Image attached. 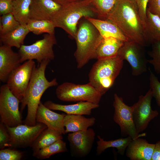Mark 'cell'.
Returning a JSON list of instances; mask_svg holds the SVG:
<instances>
[{
  "label": "cell",
  "mask_w": 160,
  "mask_h": 160,
  "mask_svg": "<svg viewBox=\"0 0 160 160\" xmlns=\"http://www.w3.org/2000/svg\"><path fill=\"white\" fill-rule=\"evenodd\" d=\"M107 20L115 24L129 41L145 45L147 40L136 0H118Z\"/></svg>",
  "instance_id": "obj_1"
},
{
  "label": "cell",
  "mask_w": 160,
  "mask_h": 160,
  "mask_svg": "<svg viewBox=\"0 0 160 160\" xmlns=\"http://www.w3.org/2000/svg\"><path fill=\"white\" fill-rule=\"evenodd\" d=\"M50 61L48 60L43 61L39 63L33 71L24 97L20 102L21 113L25 107H27V115L24 121L25 124L29 126L36 124V112L43 94L48 88L58 84L56 78L49 81L45 76V70Z\"/></svg>",
  "instance_id": "obj_2"
},
{
  "label": "cell",
  "mask_w": 160,
  "mask_h": 160,
  "mask_svg": "<svg viewBox=\"0 0 160 160\" xmlns=\"http://www.w3.org/2000/svg\"><path fill=\"white\" fill-rule=\"evenodd\" d=\"M103 37L95 26L84 17L77 29L74 39L76 44L74 53L77 67L80 69L92 59H96V53Z\"/></svg>",
  "instance_id": "obj_3"
},
{
  "label": "cell",
  "mask_w": 160,
  "mask_h": 160,
  "mask_svg": "<svg viewBox=\"0 0 160 160\" xmlns=\"http://www.w3.org/2000/svg\"><path fill=\"white\" fill-rule=\"evenodd\" d=\"M96 15L86 0H79L62 6L51 20L55 28L62 29L74 39L79 21L82 18L94 17Z\"/></svg>",
  "instance_id": "obj_4"
},
{
  "label": "cell",
  "mask_w": 160,
  "mask_h": 160,
  "mask_svg": "<svg viewBox=\"0 0 160 160\" xmlns=\"http://www.w3.org/2000/svg\"><path fill=\"white\" fill-rule=\"evenodd\" d=\"M123 60L118 55L97 60L89 73L88 83L103 96L113 85L123 67Z\"/></svg>",
  "instance_id": "obj_5"
},
{
  "label": "cell",
  "mask_w": 160,
  "mask_h": 160,
  "mask_svg": "<svg viewBox=\"0 0 160 160\" xmlns=\"http://www.w3.org/2000/svg\"><path fill=\"white\" fill-rule=\"evenodd\" d=\"M55 93L58 99L63 101H87L98 104L102 96L88 83L79 84L65 82L57 86Z\"/></svg>",
  "instance_id": "obj_6"
},
{
  "label": "cell",
  "mask_w": 160,
  "mask_h": 160,
  "mask_svg": "<svg viewBox=\"0 0 160 160\" xmlns=\"http://www.w3.org/2000/svg\"><path fill=\"white\" fill-rule=\"evenodd\" d=\"M56 44L55 35L47 33L43 39L31 44L22 45L18 52L21 63L28 60H35L40 63L45 60H53L55 54L53 47Z\"/></svg>",
  "instance_id": "obj_7"
},
{
  "label": "cell",
  "mask_w": 160,
  "mask_h": 160,
  "mask_svg": "<svg viewBox=\"0 0 160 160\" xmlns=\"http://www.w3.org/2000/svg\"><path fill=\"white\" fill-rule=\"evenodd\" d=\"M20 100L11 92L6 84L0 88V116L1 122L13 127L22 124Z\"/></svg>",
  "instance_id": "obj_8"
},
{
  "label": "cell",
  "mask_w": 160,
  "mask_h": 160,
  "mask_svg": "<svg viewBox=\"0 0 160 160\" xmlns=\"http://www.w3.org/2000/svg\"><path fill=\"white\" fill-rule=\"evenodd\" d=\"M113 105L114 109L113 120L119 126L122 136H129L134 139L145 136V134H139L137 131L133 121L132 106L126 105L122 97L116 93L114 95Z\"/></svg>",
  "instance_id": "obj_9"
},
{
  "label": "cell",
  "mask_w": 160,
  "mask_h": 160,
  "mask_svg": "<svg viewBox=\"0 0 160 160\" xmlns=\"http://www.w3.org/2000/svg\"><path fill=\"white\" fill-rule=\"evenodd\" d=\"M36 66L33 60L26 61L15 69L8 79L6 84L20 103L24 97Z\"/></svg>",
  "instance_id": "obj_10"
},
{
  "label": "cell",
  "mask_w": 160,
  "mask_h": 160,
  "mask_svg": "<svg viewBox=\"0 0 160 160\" xmlns=\"http://www.w3.org/2000/svg\"><path fill=\"white\" fill-rule=\"evenodd\" d=\"M6 127L10 137L9 147L14 148L31 147L42 131L47 127L45 124L39 122H36L34 126L24 124L13 127Z\"/></svg>",
  "instance_id": "obj_11"
},
{
  "label": "cell",
  "mask_w": 160,
  "mask_h": 160,
  "mask_svg": "<svg viewBox=\"0 0 160 160\" xmlns=\"http://www.w3.org/2000/svg\"><path fill=\"white\" fill-rule=\"evenodd\" d=\"M153 97L150 88L145 95H140L137 102L132 106L133 121L138 134L145 130L150 122L159 114L157 111L152 109Z\"/></svg>",
  "instance_id": "obj_12"
},
{
  "label": "cell",
  "mask_w": 160,
  "mask_h": 160,
  "mask_svg": "<svg viewBox=\"0 0 160 160\" xmlns=\"http://www.w3.org/2000/svg\"><path fill=\"white\" fill-rule=\"evenodd\" d=\"M143 46L135 42H124L117 55L130 65L133 76L140 75L147 71L148 60L143 50Z\"/></svg>",
  "instance_id": "obj_13"
},
{
  "label": "cell",
  "mask_w": 160,
  "mask_h": 160,
  "mask_svg": "<svg viewBox=\"0 0 160 160\" xmlns=\"http://www.w3.org/2000/svg\"><path fill=\"white\" fill-rule=\"evenodd\" d=\"M95 133L92 128L69 133L67 139L72 157L81 158L90 153L94 142Z\"/></svg>",
  "instance_id": "obj_14"
},
{
  "label": "cell",
  "mask_w": 160,
  "mask_h": 160,
  "mask_svg": "<svg viewBox=\"0 0 160 160\" xmlns=\"http://www.w3.org/2000/svg\"><path fill=\"white\" fill-rule=\"evenodd\" d=\"M12 47L2 45L0 47V80L7 83L12 73L21 64L19 53Z\"/></svg>",
  "instance_id": "obj_15"
},
{
  "label": "cell",
  "mask_w": 160,
  "mask_h": 160,
  "mask_svg": "<svg viewBox=\"0 0 160 160\" xmlns=\"http://www.w3.org/2000/svg\"><path fill=\"white\" fill-rule=\"evenodd\" d=\"M65 115L52 111L41 101L36 112V122L45 124L49 128L56 130L62 134H64L65 133L63 120Z\"/></svg>",
  "instance_id": "obj_16"
},
{
  "label": "cell",
  "mask_w": 160,
  "mask_h": 160,
  "mask_svg": "<svg viewBox=\"0 0 160 160\" xmlns=\"http://www.w3.org/2000/svg\"><path fill=\"white\" fill-rule=\"evenodd\" d=\"M62 6L52 0H31L30 19L51 20Z\"/></svg>",
  "instance_id": "obj_17"
},
{
  "label": "cell",
  "mask_w": 160,
  "mask_h": 160,
  "mask_svg": "<svg viewBox=\"0 0 160 160\" xmlns=\"http://www.w3.org/2000/svg\"><path fill=\"white\" fill-rule=\"evenodd\" d=\"M155 144L138 137L133 139L126 150L127 157L131 160H151Z\"/></svg>",
  "instance_id": "obj_18"
},
{
  "label": "cell",
  "mask_w": 160,
  "mask_h": 160,
  "mask_svg": "<svg viewBox=\"0 0 160 160\" xmlns=\"http://www.w3.org/2000/svg\"><path fill=\"white\" fill-rule=\"evenodd\" d=\"M44 104L51 110L62 111L68 115H89L93 109L99 107V104L87 101H79L73 104L63 105L48 100Z\"/></svg>",
  "instance_id": "obj_19"
},
{
  "label": "cell",
  "mask_w": 160,
  "mask_h": 160,
  "mask_svg": "<svg viewBox=\"0 0 160 160\" xmlns=\"http://www.w3.org/2000/svg\"><path fill=\"white\" fill-rule=\"evenodd\" d=\"M85 18L95 26L103 37L111 36L124 42L129 41L120 29L111 21L108 20H102L89 17Z\"/></svg>",
  "instance_id": "obj_20"
},
{
  "label": "cell",
  "mask_w": 160,
  "mask_h": 160,
  "mask_svg": "<svg viewBox=\"0 0 160 160\" xmlns=\"http://www.w3.org/2000/svg\"><path fill=\"white\" fill-rule=\"evenodd\" d=\"M124 42L113 37H103L96 50V59H103L116 56Z\"/></svg>",
  "instance_id": "obj_21"
},
{
  "label": "cell",
  "mask_w": 160,
  "mask_h": 160,
  "mask_svg": "<svg viewBox=\"0 0 160 160\" xmlns=\"http://www.w3.org/2000/svg\"><path fill=\"white\" fill-rule=\"evenodd\" d=\"M94 117L87 118L82 115L66 114L63 120L65 133L87 129L95 123Z\"/></svg>",
  "instance_id": "obj_22"
},
{
  "label": "cell",
  "mask_w": 160,
  "mask_h": 160,
  "mask_svg": "<svg viewBox=\"0 0 160 160\" xmlns=\"http://www.w3.org/2000/svg\"><path fill=\"white\" fill-rule=\"evenodd\" d=\"M26 24H20L15 29L0 36V41L3 45L19 49L23 45L24 39L29 32Z\"/></svg>",
  "instance_id": "obj_23"
},
{
  "label": "cell",
  "mask_w": 160,
  "mask_h": 160,
  "mask_svg": "<svg viewBox=\"0 0 160 160\" xmlns=\"http://www.w3.org/2000/svg\"><path fill=\"white\" fill-rule=\"evenodd\" d=\"M97 137L98 140L97 142L96 151L98 155H100L106 149L110 148H116L119 154L123 155L127 146L133 140L129 136L108 141L104 140L99 135H97Z\"/></svg>",
  "instance_id": "obj_24"
},
{
  "label": "cell",
  "mask_w": 160,
  "mask_h": 160,
  "mask_svg": "<svg viewBox=\"0 0 160 160\" xmlns=\"http://www.w3.org/2000/svg\"><path fill=\"white\" fill-rule=\"evenodd\" d=\"M62 135L58 131L47 127L42 131L31 147L33 152L37 151L58 140L63 139Z\"/></svg>",
  "instance_id": "obj_25"
},
{
  "label": "cell",
  "mask_w": 160,
  "mask_h": 160,
  "mask_svg": "<svg viewBox=\"0 0 160 160\" xmlns=\"http://www.w3.org/2000/svg\"><path fill=\"white\" fill-rule=\"evenodd\" d=\"M146 36L147 41L152 44L160 41V17L147 9Z\"/></svg>",
  "instance_id": "obj_26"
},
{
  "label": "cell",
  "mask_w": 160,
  "mask_h": 160,
  "mask_svg": "<svg viewBox=\"0 0 160 160\" xmlns=\"http://www.w3.org/2000/svg\"><path fill=\"white\" fill-rule=\"evenodd\" d=\"M31 0H13L12 13L20 24H26L30 19Z\"/></svg>",
  "instance_id": "obj_27"
},
{
  "label": "cell",
  "mask_w": 160,
  "mask_h": 160,
  "mask_svg": "<svg viewBox=\"0 0 160 160\" xmlns=\"http://www.w3.org/2000/svg\"><path fill=\"white\" fill-rule=\"evenodd\" d=\"M97 16L98 19L105 20L118 0H86Z\"/></svg>",
  "instance_id": "obj_28"
},
{
  "label": "cell",
  "mask_w": 160,
  "mask_h": 160,
  "mask_svg": "<svg viewBox=\"0 0 160 160\" xmlns=\"http://www.w3.org/2000/svg\"><path fill=\"white\" fill-rule=\"evenodd\" d=\"M67 151L66 143L61 139L37 151L33 152V155L38 159H43L49 158L54 154Z\"/></svg>",
  "instance_id": "obj_29"
},
{
  "label": "cell",
  "mask_w": 160,
  "mask_h": 160,
  "mask_svg": "<svg viewBox=\"0 0 160 160\" xmlns=\"http://www.w3.org/2000/svg\"><path fill=\"white\" fill-rule=\"evenodd\" d=\"M26 25L30 32L35 34H55V27L51 20L30 19Z\"/></svg>",
  "instance_id": "obj_30"
},
{
  "label": "cell",
  "mask_w": 160,
  "mask_h": 160,
  "mask_svg": "<svg viewBox=\"0 0 160 160\" xmlns=\"http://www.w3.org/2000/svg\"><path fill=\"white\" fill-rule=\"evenodd\" d=\"M20 25L12 13L1 15L0 17V36L12 31Z\"/></svg>",
  "instance_id": "obj_31"
},
{
  "label": "cell",
  "mask_w": 160,
  "mask_h": 160,
  "mask_svg": "<svg viewBox=\"0 0 160 160\" xmlns=\"http://www.w3.org/2000/svg\"><path fill=\"white\" fill-rule=\"evenodd\" d=\"M152 44V49L149 53L152 59L148 60V62L153 66L156 73L160 74V41Z\"/></svg>",
  "instance_id": "obj_32"
},
{
  "label": "cell",
  "mask_w": 160,
  "mask_h": 160,
  "mask_svg": "<svg viewBox=\"0 0 160 160\" xmlns=\"http://www.w3.org/2000/svg\"><path fill=\"white\" fill-rule=\"evenodd\" d=\"M149 70L150 89L158 105L160 107V82L151 69L149 68Z\"/></svg>",
  "instance_id": "obj_33"
},
{
  "label": "cell",
  "mask_w": 160,
  "mask_h": 160,
  "mask_svg": "<svg viewBox=\"0 0 160 160\" xmlns=\"http://www.w3.org/2000/svg\"><path fill=\"white\" fill-rule=\"evenodd\" d=\"M14 148L0 149V160H20L23 157V153Z\"/></svg>",
  "instance_id": "obj_34"
},
{
  "label": "cell",
  "mask_w": 160,
  "mask_h": 160,
  "mask_svg": "<svg viewBox=\"0 0 160 160\" xmlns=\"http://www.w3.org/2000/svg\"><path fill=\"white\" fill-rule=\"evenodd\" d=\"M136 1L138 7L140 17L145 34L147 22L146 12L148 0H136Z\"/></svg>",
  "instance_id": "obj_35"
},
{
  "label": "cell",
  "mask_w": 160,
  "mask_h": 160,
  "mask_svg": "<svg viewBox=\"0 0 160 160\" xmlns=\"http://www.w3.org/2000/svg\"><path fill=\"white\" fill-rule=\"evenodd\" d=\"M10 137L7 129L3 123L0 124V149L5 148L9 147Z\"/></svg>",
  "instance_id": "obj_36"
},
{
  "label": "cell",
  "mask_w": 160,
  "mask_h": 160,
  "mask_svg": "<svg viewBox=\"0 0 160 160\" xmlns=\"http://www.w3.org/2000/svg\"><path fill=\"white\" fill-rule=\"evenodd\" d=\"M13 9V0H0L1 15L11 13Z\"/></svg>",
  "instance_id": "obj_37"
},
{
  "label": "cell",
  "mask_w": 160,
  "mask_h": 160,
  "mask_svg": "<svg viewBox=\"0 0 160 160\" xmlns=\"http://www.w3.org/2000/svg\"><path fill=\"white\" fill-rule=\"evenodd\" d=\"M147 9L160 17V0H148Z\"/></svg>",
  "instance_id": "obj_38"
},
{
  "label": "cell",
  "mask_w": 160,
  "mask_h": 160,
  "mask_svg": "<svg viewBox=\"0 0 160 160\" xmlns=\"http://www.w3.org/2000/svg\"><path fill=\"white\" fill-rule=\"evenodd\" d=\"M155 144L151 160H160V140Z\"/></svg>",
  "instance_id": "obj_39"
},
{
  "label": "cell",
  "mask_w": 160,
  "mask_h": 160,
  "mask_svg": "<svg viewBox=\"0 0 160 160\" xmlns=\"http://www.w3.org/2000/svg\"><path fill=\"white\" fill-rule=\"evenodd\" d=\"M55 2L63 6L70 3L79 0H52Z\"/></svg>",
  "instance_id": "obj_40"
},
{
  "label": "cell",
  "mask_w": 160,
  "mask_h": 160,
  "mask_svg": "<svg viewBox=\"0 0 160 160\" xmlns=\"http://www.w3.org/2000/svg\"></svg>",
  "instance_id": "obj_41"
}]
</instances>
